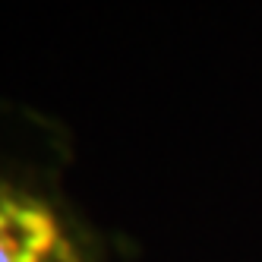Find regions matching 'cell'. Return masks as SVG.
<instances>
[{
  "mask_svg": "<svg viewBox=\"0 0 262 262\" xmlns=\"http://www.w3.org/2000/svg\"><path fill=\"white\" fill-rule=\"evenodd\" d=\"M0 262H92V243L54 190L0 139Z\"/></svg>",
  "mask_w": 262,
  "mask_h": 262,
  "instance_id": "cell-1",
  "label": "cell"
}]
</instances>
